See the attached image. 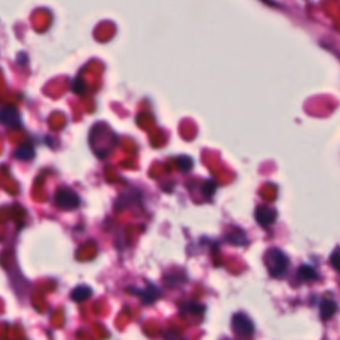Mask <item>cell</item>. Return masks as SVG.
<instances>
[{"label":"cell","instance_id":"1","mask_svg":"<svg viewBox=\"0 0 340 340\" xmlns=\"http://www.w3.org/2000/svg\"><path fill=\"white\" fill-rule=\"evenodd\" d=\"M265 263L272 276H280L284 274L288 261L279 249H270L265 257Z\"/></svg>","mask_w":340,"mask_h":340},{"label":"cell","instance_id":"2","mask_svg":"<svg viewBox=\"0 0 340 340\" xmlns=\"http://www.w3.org/2000/svg\"><path fill=\"white\" fill-rule=\"evenodd\" d=\"M55 201H56V204L61 209H69V210L76 209L80 204L79 196L73 190L65 189V187H61V189H59L56 191V194H55Z\"/></svg>","mask_w":340,"mask_h":340},{"label":"cell","instance_id":"3","mask_svg":"<svg viewBox=\"0 0 340 340\" xmlns=\"http://www.w3.org/2000/svg\"><path fill=\"white\" fill-rule=\"evenodd\" d=\"M233 329L239 336L249 337L254 332V324L251 319L245 314H235L233 316Z\"/></svg>","mask_w":340,"mask_h":340},{"label":"cell","instance_id":"4","mask_svg":"<svg viewBox=\"0 0 340 340\" xmlns=\"http://www.w3.org/2000/svg\"><path fill=\"white\" fill-rule=\"evenodd\" d=\"M0 124L8 128H16L20 125V115L12 107H6L0 109Z\"/></svg>","mask_w":340,"mask_h":340},{"label":"cell","instance_id":"5","mask_svg":"<svg viewBox=\"0 0 340 340\" xmlns=\"http://www.w3.org/2000/svg\"><path fill=\"white\" fill-rule=\"evenodd\" d=\"M255 217H257V221H258L259 225L267 227V226L275 222L276 211L272 208H270V206H261V208L257 209Z\"/></svg>","mask_w":340,"mask_h":340},{"label":"cell","instance_id":"6","mask_svg":"<svg viewBox=\"0 0 340 340\" xmlns=\"http://www.w3.org/2000/svg\"><path fill=\"white\" fill-rule=\"evenodd\" d=\"M337 311V305L333 301H329V299H324L320 305V315L323 319H329L332 318Z\"/></svg>","mask_w":340,"mask_h":340},{"label":"cell","instance_id":"7","mask_svg":"<svg viewBox=\"0 0 340 340\" xmlns=\"http://www.w3.org/2000/svg\"><path fill=\"white\" fill-rule=\"evenodd\" d=\"M33 156H35V151H33V148L28 143H25V145H20V147L16 149L15 152V157L19 158V160H22V161H28V160H32Z\"/></svg>","mask_w":340,"mask_h":340},{"label":"cell","instance_id":"8","mask_svg":"<svg viewBox=\"0 0 340 340\" xmlns=\"http://www.w3.org/2000/svg\"><path fill=\"white\" fill-rule=\"evenodd\" d=\"M134 294H138V295L141 297V299H142L147 305H149V303L154 302L158 297H160V290H158L157 287L149 286L147 290L138 291V293H134Z\"/></svg>","mask_w":340,"mask_h":340},{"label":"cell","instance_id":"9","mask_svg":"<svg viewBox=\"0 0 340 340\" xmlns=\"http://www.w3.org/2000/svg\"><path fill=\"white\" fill-rule=\"evenodd\" d=\"M92 295V290L86 286H79L76 287L75 290L72 291V301L75 302H85L88 298Z\"/></svg>","mask_w":340,"mask_h":340},{"label":"cell","instance_id":"10","mask_svg":"<svg viewBox=\"0 0 340 340\" xmlns=\"http://www.w3.org/2000/svg\"><path fill=\"white\" fill-rule=\"evenodd\" d=\"M299 276L305 280H314L318 278V274H316L315 270L312 269L311 266H302L301 269H299Z\"/></svg>","mask_w":340,"mask_h":340},{"label":"cell","instance_id":"11","mask_svg":"<svg viewBox=\"0 0 340 340\" xmlns=\"http://www.w3.org/2000/svg\"><path fill=\"white\" fill-rule=\"evenodd\" d=\"M331 265H332L333 269L340 272V247H337L331 255Z\"/></svg>","mask_w":340,"mask_h":340}]
</instances>
